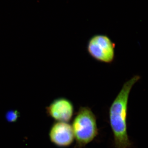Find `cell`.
I'll return each mask as SVG.
<instances>
[{"label": "cell", "instance_id": "cell-1", "mask_svg": "<svg viewBox=\"0 0 148 148\" xmlns=\"http://www.w3.org/2000/svg\"><path fill=\"white\" fill-rule=\"evenodd\" d=\"M140 79V76L135 75L125 82L109 108V122L116 148H130L132 146L127 130L128 100L132 87Z\"/></svg>", "mask_w": 148, "mask_h": 148}, {"label": "cell", "instance_id": "cell-4", "mask_svg": "<svg viewBox=\"0 0 148 148\" xmlns=\"http://www.w3.org/2000/svg\"><path fill=\"white\" fill-rule=\"evenodd\" d=\"M46 110L47 115L56 122L69 123L75 114L73 102L63 97L54 99Z\"/></svg>", "mask_w": 148, "mask_h": 148}, {"label": "cell", "instance_id": "cell-5", "mask_svg": "<svg viewBox=\"0 0 148 148\" xmlns=\"http://www.w3.org/2000/svg\"><path fill=\"white\" fill-rule=\"evenodd\" d=\"M49 138L53 145L61 148L70 147L75 140L71 125L64 122L56 121L52 124L49 130Z\"/></svg>", "mask_w": 148, "mask_h": 148}, {"label": "cell", "instance_id": "cell-2", "mask_svg": "<svg viewBox=\"0 0 148 148\" xmlns=\"http://www.w3.org/2000/svg\"><path fill=\"white\" fill-rule=\"evenodd\" d=\"M71 126L76 148L85 147L98 135L96 116L87 106L80 107L73 119Z\"/></svg>", "mask_w": 148, "mask_h": 148}, {"label": "cell", "instance_id": "cell-6", "mask_svg": "<svg viewBox=\"0 0 148 148\" xmlns=\"http://www.w3.org/2000/svg\"><path fill=\"white\" fill-rule=\"evenodd\" d=\"M19 116V112L17 110H12L7 112L5 118L8 121L13 122L16 121Z\"/></svg>", "mask_w": 148, "mask_h": 148}, {"label": "cell", "instance_id": "cell-3", "mask_svg": "<svg viewBox=\"0 0 148 148\" xmlns=\"http://www.w3.org/2000/svg\"><path fill=\"white\" fill-rule=\"evenodd\" d=\"M116 44L106 35L96 34L88 40L86 49L89 55L96 61L111 64L115 56Z\"/></svg>", "mask_w": 148, "mask_h": 148}]
</instances>
